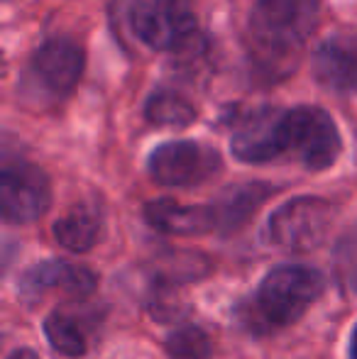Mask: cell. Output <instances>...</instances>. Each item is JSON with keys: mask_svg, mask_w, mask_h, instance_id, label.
<instances>
[{"mask_svg": "<svg viewBox=\"0 0 357 359\" xmlns=\"http://www.w3.org/2000/svg\"><path fill=\"white\" fill-rule=\"evenodd\" d=\"M196 108L179 93L154 90L144 103V118L159 128H186L196 120Z\"/></svg>", "mask_w": 357, "mask_h": 359, "instance_id": "9a60e30c", "label": "cell"}, {"mask_svg": "<svg viewBox=\"0 0 357 359\" xmlns=\"http://www.w3.org/2000/svg\"><path fill=\"white\" fill-rule=\"evenodd\" d=\"M333 217L335 208L325 198L301 196L274 210L269 217V235L289 252H311L328 237Z\"/></svg>", "mask_w": 357, "mask_h": 359, "instance_id": "5b68a950", "label": "cell"}, {"mask_svg": "<svg viewBox=\"0 0 357 359\" xmlns=\"http://www.w3.org/2000/svg\"><path fill=\"white\" fill-rule=\"evenodd\" d=\"M103 220L100 213L90 205H74L54 222V237L62 247L72 252H86L98 242Z\"/></svg>", "mask_w": 357, "mask_h": 359, "instance_id": "5bb4252c", "label": "cell"}, {"mask_svg": "<svg viewBox=\"0 0 357 359\" xmlns=\"http://www.w3.org/2000/svg\"><path fill=\"white\" fill-rule=\"evenodd\" d=\"M314 76L338 93L357 90V34H333L314 52Z\"/></svg>", "mask_w": 357, "mask_h": 359, "instance_id": "8fae6325", "label": "cell"}, {"mask_svg": "<svg viewBox=\"0 0 357 359\" xmlns=\"http://www.w3.org/2000/svg\"><path fill=\"white\" fill-rule=\"evenodd\" d=\"M208 271V262L203 255L194 252H169L154 262V284L177 286L181 281H198Z\"/></svg>", "mask_w": 357, "mask_h": 359, "instance_id": "2e32d148", "label": "cell"}, {"mask_svg": "<svg viewBox=\"0 0 357 359\" xmlns=\"http://www.w3.org/2000/svg\"><path fill=\"white\" fill-rule=\"evenodd\" d=\"M177 286H159L154 284V293L149 296V313H152L154 320L159 323H169V320H179L189 306L177 296L174 291Z\"/></svg>", "mask_w": 357, "mask_h": 359, "instance_id": "ffe728a7", "label": "cell"}, {"mask_svg": "<svg viewBox=\"0 0 357 359\" xmlns=\"http://www.w3.org/2000/svg\"><path fill=\"white\" fill-rule=\"evenodd\" d=\"M83 49L72 37H52L32 54V74L54 95H67L83 74Z\"/></svg>", "mask_w": 357, "mask_h": 359, "instance_id": "9c48e42d", "label": "cell"}, {"mask_svg": "<svg viewBox=\"0 0 357 359\" xmlns=\"http://www.w3.org/2000/svg\"><path fill=\"white\" fill-rule=\"evenodd\" d=\"M318 18V0H255L250 37L269 72H286Z\"/></svg>", "mask_w": 357, "mask_h": 359, "instance_id": "6da1fadb", "label": "cell"}, {"mask_svg": "<svg viewBox=\"0 0 357 359\" xmlns=\"http://www.w3.org/2000/svg\"><path fill=\"white\" fill-rule=\"evenodd\" d=\"M52 184L39 166L27 161L5 164L0 174V213L5 222H32L47 213Z\"/></svg>", "mask_w": 357, "mask_h": 359, "instance_id": "8992f818", "label": "cell"}, {"mask_svg": "<svg viewBox=\"0 0 357 359\" xmlns=\"http://www.w3.org/2000/svg\"><path fill=\"white\" fill-rule=\"evenodd\" d=\"M323 291V276L311 266L281 264L271 269L243 320L255 332H271L296 323Z\"/></svg>", "mask_w": 357, "mask_h": 359, "instance_id": "7a4b0ae2", "label": "cell"}, {"mask_svg": "<svg viewBox=\"0 0 357 359\" xmlns=\"http://www.w3.org/2000/svg\"><path fill=\"white\" fill-rule=\"evenodd\" d=\"M167 352L172 359H208L213 347L201 327L184 325L167 337Z\"/></svg>", "mask_w": 357, "mask_h": 359, "instance_id": "ac0fdd59", "label": "cell"}, {"mask_svg": "<svg viewBox=\"0 0 357 359\" xmlns=\"http://www.w3.org/2000/svg\"><path fill=\"white\" fill-rule=\"evenodd\" d=\"M220 171V154L208 144L179 140L159 144L149 154V174L164 186H196Z\"/></svg>", "mask_w": 357, "mask_h": 359, "instance_id": "52a82bcc", "label": "cell"}, {"mask_svg": "<svg viewBox=\"0 0 357 359\" xmlns=\"http://www.w3.org/2000/svg\"><path fill=\"white\" fill-rule=\"evenodd\" d=\"M44 332H47L49 345L57 352H62V355L67 357L86 355V335H83L76 318L67 316L62 311L49 313V318L44 320Z\"/></svg>", "mask_w": 357, "mask_h": 359, "instance_id": "e0dca14e", "label": "cell"}, {"mask_svg": "<svg viewBox=\"0 0 357 359\" xmlns=\"http://www.w3.org/2000/svg\"><path fill=\"white\" fill-rule=\"evenodd\" d=\"M95 286H98V276L90 269H86V266L49 259L29 266L20 276L18 291L25 301H37V298H42L52 288H59V291L69 293L74 298H83L88 293H93Z\"/></svg>", "mask_w": 357, "mask_h": 359, "instance_id": "30bf717a", "label": "cell"}, {"mask_svg": "<svg viewBox=\"0 0 357 359\" xmlns=\"http://www.w3.org/2000/svg\"><path fill=\"white\" fill-rule=\"evenodd\" d=\"M130 25L157 52H186L201 39L191 0H133Z\"/></svg>", "mask_w": 357, "mask_h": 359, "instance_id": "3957f363", "label": "cell"}, {"mask_svg": "<svg viewBox=\"0 0 357 359\" xmlns=\"http://www.w3.org/2000/svg\"><path fill=\"white\" fill-rule=\"evenodd\" d=\"M350 359H357V325L353 332V342H350Z\"/></svg>", "mask_w": 357, "mask_h": 359, "instance_id": "7402d4cb", "label": "cell"}, {"mask_svg": "<svg viewBox=\"0 0 357 359\" xmlns=\"http://www.w3.org/2000/svg\"><path fill=\"white\" fill-rule=\"evenodd\" d=\"M8 359H39L32 350H15Z\"/></svg>", "mask_w": 357, "mask_h": 359, "instance_id": "44dd1931", "label": "cell"}, {"mask_svg": "<svg viewBox=\"0 0 357 359\" xmlns=\"http://www.w3.org/2000/svg\"><path fill=\"white\" fill-rule=\"evenodd\" d=\"M144 220L167 235H203L215 227L210 205H181L172 198H157L144 205Z\"/></svg>", "mask_w": 357, "mask_h": 359, "instance_id": "7c38bea8", "label": "cell"}, {"mask_svg": "<svg viewBox=\"0 0 357 359\" xmlns=\"http://www.w3.org/2000/svg\"><path fill=\"white\" fill-rule=\"evenodd\" d=\"M333 264L340 286L348 288V291H357V225L350 227L338 240Z\"/></svg>", "mask_w": 357, "mask_h": 359, "instance_id": "d6986e66", "label": "cell"}, {"mask_svg": "<svg viewBox=\"0 0 357 359\" xmlns=\"http://www.w3.org/2000/svg\"><path fill=\"white\" fill-rule=\"evenodd\" d=\"M274 194L269 184H260V181H250L243 186H233L228 189L213 208L215 215V227H223V230H235L243 222L250 220V215L257 213V208Z\"/></svg>", "mask_w": 357, "mask_h": 359, "instance_id": "4fadbf2b", "label": "cell"}, {"mask_svg": "<svg viewBox=\"0 0 357 359\" xmlns=\"http://www.w3.org/2000/svg\"><path fill=\"white\" fill-rule=\"evenodd\" d=\"M286 154L296 156L306 169L323 171L340 154V133L333 118L318 105H299L284 115Z\"/></svg>", "mask_w": 357, "mask_h": 359, "instance_id": "277c9868", "label": "cell"}, {"mask_svg": "<svg viewBox=\"0 0 357 359\" xmlns=\"http://www.w3.org/2000/svg\"><path fill=\"white\" fill-rule=\"evenodd\" d=\"M284 115L286 110L279 108H257L243 115L230 140L233 154L245 164H267L284 156Z\"/></svg>", "mask_w": 357, "mask_h": 359, "instance_id": "ba28073f", "label": "cell"}]
</instances>
